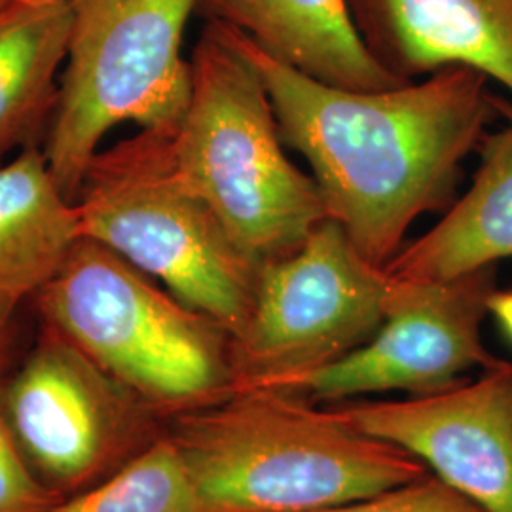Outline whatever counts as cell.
<instances>
[{
    "label": "cell",
    "mask_w": 512,
    "mask_h": 512,
    "mask_svg": "<svg viewBox=\"0 0 512 512\" xmlns=\"http://www.w3.org/2000/svg\"><path fill=\"white\" fill-rule=\"evenodd\" d=\"M374 59L404 82L469 67L512 93V0H348Z\"/></svg>",
    "instance_id": "11"
},
{
    "label": "cell",
    "mask_w": 512,
    "mask_h": 512,
    "mask_svg": "<svg viewBox=\"0 0 512 512\" xmlns=\"http://www.w3.org/2000/svg\"><path fill=\"white\" fill-rule=\"evenodd\" d=\"M488 315H492L499 329L512 342V291H497L488 298Z\"/></svg>",
    "instance_id": "20"
},
{
    "label": "cell",
    "mask_w": 512,
    "mask_h": 512,
    "mask_svg": "<svg viewBox=\"0 0 512 512\" xmlns=\"http://www.w3.org/2000/svg\"><path fill=\"white\" fill-rule=\"evenodd\" d=\"M494 291L495 266L446 281L389 277L385 319L376 334L340 361L275 391L340 403L395 389L425 395L456 384L459 374L495 361L480 332Z\"/></svg>",
    "instance_id": "9"
},
{
    "label": "cell",
    "mask_w": 512,
    "mask_h": 512,
    "mask_svg": "<svg viewBox=\"0 0 512 512\" xmlns=\"http://www.w3.org/2000/svg\"><path fill=\"white\" fill-rule=\"evenodd\" d=\"M349 427L416 456L488 512H512V361L403 401L332 406Z\"/></svg>",
    "instance_id": "10"
},
{
    "label": "cell",
    "mask_w": 512,
    "mask_h": 512,
    "mask_svg": "<svg viewBox=\"0 0 512 512\" xmlns=\"http://www.w3.org/2000/svg\"><path fill=\"white\" fill-rule=\"evenodd\" d=\"M171 141L184 179L258 266L293 255L329 220L313 177L283 152L270 95L224 23L205 19Z\"/></svg>",
    "instance_id": "3"
},
{
    "label": "cell",
    "mask_w": 512,
    "mask_h": 512,
    "mask_svg": "<svg viewBox=\"0 0 512 512\" xmlns=\"http://www.w3.org/2000/svg\"><path fill=\"white\" fill-rule=\"evenodd\" d=\"M171 133L141 129L93 156L74 198L82 234L160 279L234 338L251 313L260 266L184 179Z\"/></svg>",
    "instance_id": "5"
},
{
    "label": "cell",
    "mask_w": 512,
    "mask_h": 512,
    "mask_svg": "<svg viewBox=\"0 0 512 512\" xmlns=\"http://www.w3.org/2000/svg\"><path fill=\"white\" fill-rule=\"evenodd\" d=\"M23 2H40V0H0V10L14 6V4H23Z\"/></svg>",
    "instance_id": "21"
},
{
    "label": "cell",
    "mask_w": 512,
    "mask_h": 512,
    "mask_svg": "<svg viewBox=\"0 0 512 512\" xmlns=\"http://www.w3.org/2000/svg\"><path fill=\"white\" fill-rule=\"evenodd\" d=\"M67 59L44 156L74 202L84 171L118 124L175 128L190 93L183 37L202 0H69Z\"/></svg>",
    "instance_id": "6"
},
{
    "label": "cell",
    "mask_w": 512,
    "mask_h": 512,
    "mask_svg": "<svg viewBox=\"0 0 512 512\" xmlns=\"http://www.w3.org/2000/svg\"><path fill=\"white\" fill-rule=\"evenodd\" d=\"M310 512H488L459 494L439 476L427 475L403 486L346 505Z\"/></svg>",
    "instance_id": "17"
},
{
    "label": "cell",
    "mask_w": 512,
    "mask_h": 512,
    "mask_svg": "<svg viewBox=\"0 0 512 512\" xmlns=\"http://www.w3.org/2000/svg\"><path fill=\"white\" fill-rule=\"evenodd\" d=\"M0 399L27 463L63 499L105 482L167 431L162 414L42 323Z\"/></svg>",
    "instance_id": "8"
},
{
    "label": "cell",
    "mask_w": 512,
    "mask_h": 512,
    "mask_svg": "<svg viewBox=\"0 0 512 512\" xmlns=\"http://www.w3.org/2000/svg\"><path fill=\"white\" fill-rule=\"evenodd\" d=\"M82 238L78 207L59 190L42 148L0 165V300H33Z\"/></svg>",
    "instance_id": "14"
},
{
    "label": "cell",
    "mask_w": 512,
    "mask_h": 512,
    "mask_svg": "<svg viewBox=\"0 0 512 512\" xmlns=\"http://www.w3.org/2000/svg\"><path fill=\"white\" fill-rule=\"evenodd\" d=\"M228 29L262 78L283 143L308 160L329 219L385 270L410 226L450 202L463 160L497 114L490 78L446 67L389 90H344L294 71Z\"/></svg>",
    "instance_id": "1"
},
{
    "label": "cell",
    "mask_w": 512,
    "mask_h": 512,
    "mask_svg": "<svg viewBox=\"0 0 512 512\" xmlns=\"http://www.w3.org/2000/svg\"><path fill=\"white\" fill-rule=\"evenodd\" d=\"M31 302L42 325L165 420L232 393L228 330L93 239L78 241Z\"/></svg>",
    "instance_id": "4"
},
{
    "label": "cell",
    "mask_w": 512,
    "mask_h": 512,
    "mask_svg": "<svg viewBox=\"0 0 512 512\" xmlns=\"http://www.w3.org/2000/svg\"><path fill=\"white\" fill-rule=\"evenodd\" d=\"M21 308L23 304L0 300V378H4L21 357Z\"/></svg>",
    "instance_id": "19"
},
{
    "label": "cell",
    "mask_w": 512,
    "mask_h": 512,
    "mask_svg": "<svg viewBox=\"0 0 512 512\" xmlns=\"http://www.w3.org/2000/svg\"><path fill=\"white\" fill-rule=\"evenodd\" d=\"M198 10L327 86L380 92L408 84L370 54L348 0H202Z\"/></svg>",
    "instance_id": "12"
},
{
    "label": "cell",
    "mask_w": 512,
    "mask_h": 512,
    "mask_svg": "<svg viewBox=\"0 0 512 512\" xmlns=\"http://www.w3.org/2000/svg\"><path fill=\"white\" fill-rule=\"evenodd\" d=\"M50 512H213L165 433L118 473Z\"/></svg>",
    "instance_id": "16"
},
{
    "label": "cell",
    "mask_w": 512,
    "mask_h": 512,
    "mask_svg": "<svg viewBox=\"0 0 512 512\" xmlns=\"http://www.w3.org/2000/svg\"><path fill=\"white\" fill-rule=\"evenodd\" d=\"M165 433L213 512L319 511L431 475L289 391H234L169 418Z\"/></svg>",
    "instance_id": "2"
},
{
    "label": "cell",
    "mask_w": 512,
    "mask_h": 512,
    "mask_svg": "<svg viewBox=\"0 0 512 512\" xmlns=\"http://www.w3.org/2000/svg\"><path fill=\"white\" fill-rule=\"evenodd\" d=\"M495 107L505 126L482 139L471 188L391 260V279L446 281L512 258V103L495 99Z\"/></svg>",
    "instance_id": "13"
},
{
    "label": "cell",
    "mask_w": 512,
    "mask_h": 512,
    "mask_svg": "<svg viewBox=\"0 0 512 512\" xmlns=\"http://www.w3.org/2000/svg\"><path fill=\"white\" fill-rule=\"evenodd\" d=\"M61 501L63 497L54 494L27 463L0 399V512H50Z\"/></svg>",
    "instance_id": "18"
},
{
    "label": "cell",
    "mask_w": 512,
    "mask_h": 512,
    "mask_svg": "<svg viewBox=\"0 0 512 512\" xmlns=\"http://www.w3.org/2000/svg\"><path fill=\"white\" fill-rule=\"evenodd\" d=\"M389 277L334 220L258 270L243 329L230 340L232 393L277 389L361 348L385 319Z\"/></svg>",
    "instance_id": "7"
},
{
    "label": "cell",
    "mask_w": 512,
    "mask_h": 512,
    "mask_svg": "<svg viewBox=\"0 0 512 512\" xmlns=\"http://www.w3.org/2000/svg\"><path fill=\"white\" fill-rule=\"evenodd\" d=\"M73 10L69 0L0 10V165L42 148L54 124Z\"/></svg>",
    "instance_id": "15"
}]
</instances>
